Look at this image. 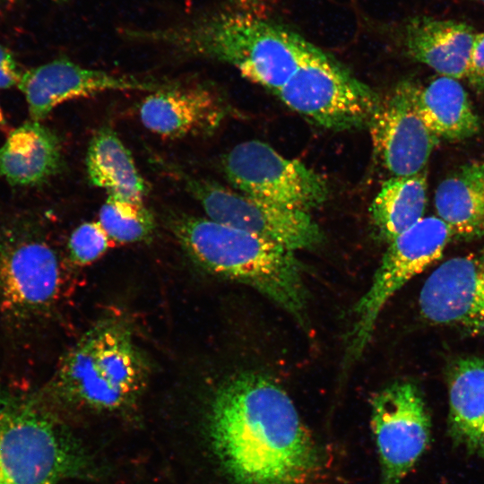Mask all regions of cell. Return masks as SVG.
<instances>
[{"label":"cell","instance_id":"obj_1","mask_svg":"<svg viewBox=\"0 0 484 484\" xmlns=\"http://www.w3.org/2000/svg\"><path fill=\"white\" fill-rule=\"evenodd\" d=\"M215 454L236 484H313L323 468L316 441L288 393L242 373L217 391L210 411Z\"/></svg>","mask_w":484,"mask_h":484},{"label":"cell","instance_id":"obj_2","mask_svg":"<svg viewBox=\"0 0 484 484\" xmlns=\"http://www.w3.org/2000/svg\"><path fill=\"white\" fill-rule=\"evenodd\" d=\"M128 33L178 54L229 64L274 93L322 50L283 25L230 10L168 28Z\"/></svg>","mask_w":484,"mask_h":484},{"label":"cell","instance_id":"obj_3","mask_svg":"<svg viewBox=\"0 0 484 484\" xmlns=\"http://www.w3.org/2000/svg\"><path fill=\"white\" fill-rule=\"evenodd\" d=\"M172 232L186 253L206 271L248 285L298 320L307 290L294 251L210 219L173 218Z\"/></svg>","mask_w":484,"mask_h":484},{"label":"cell","instance_id":"obj_4","mask_svg":"<svg viewBox=\"0 0 484 484\" xmlns=\"http://www.w3.org/2000/svg\"><path fill=\"white\" fill-rule=\"evenodd\" d=\"M146 377V362L129 330L107 321L90 329L64 357L51 389L66 402L115 410L135 399Z\"/></svg>","mask_w":484,"mask_h":484},{"label":"cell","instance_id":"obj_5","mask_svg":"<svg viewBox=\"0 0 484 484\" xmlns=\"http://www.w3.org/2000/svg\"><path fill=\"white\" fill-rule=\"evenodd\" d=\"M75 465L68 436L39 399L0 387V484H56Z\"/></svg>","mask_w":484,"mask_h":484},{"label":"cell","instance_id":"obj_6","mask_svg":"<svg viewBox=\"0 0 484 484\" xmlns=\"http://www.w3.org/2000/svg\"><path fill=\"white\" fill-rule=\"evenodd\" d=\"M56 251L25 218L0 226V313L24 329L54 306L61 289Z\"/></svg>","mask_w":484,"mask_h":484},{"label":"cell","instance_id":"obj_7","mask_svg":"<svg viewBox=\"0 0 484 484\" xmlns=\"http://www.w3.org/2000/svg\"><path fill=\"white\" fill-rule=\"evenodd\" d=\"M292 110L334 131L368 125L381 98L321 50L275 93Z\"/></svg>","mask_w":484,"mask_h":484},{"label":"cell","instance_id":"obj_8","mask_svg":"<svg viewBox=\"0 0 484 484\" xmlns=\"http://www.w3.org/2000/svg\"><path fill=\"white\" fill-rule=\"evenodd\" d=\"M452 232L437 216L423 217L389 242L368 290L355 304L348 334L346 362H353L369 343L387 301L411 278L438 260Z\"/></svg>","mask_w":484,"mask_h":484},{"label":"cell","instance_id":"obj_9","mask_svg":"<svg viewBox=\"0 0 484 484\" xmlns=\"http://www.w3.org/2000/svg\"><path fill=\"white\" fill-rule=\"evenodd\" d=\"M186 188L198 201L208 219L276 243L292 251L308 249L323 239L308 212L281 206L235 192L217 183L185 173Z\"/></svg>","mask_w":484,"mask_h":484},{"label":"cell","instance_id":"obj_10","mask_svg":"<svg viewBox=\"0 0 484 484\" xmlns=\"http://www.w3.org/2000/svg\"><path fill=\"white\" fill-rule=\"evenodd\" d=\"M228 180L241 193L308 212L328 197L325 179L298 160L281 155L269 144L251 140L224 157Z\"/></svg>","mask_w":484,"mask_h":484},{"label":"cell","instance_id":"obj_11","mask_svg":"<svg viewBox=\"0 0 484 484\" xmlns=\"http://www.w3.org/2000/svg\"><path fill=\"white\" fill-rule=\"evenodd\" d=\"M370 427L380 484H402L430 439V416L419 388L397 382L379 392L371 402Z\"/></svg>","mask_w":484,"mask_h":484},{"label":"cell","instance_id":"obj_12","mask_svg":"<svg viewBox=\"0 0 484 484\" xmlns=\"http://www.w3.org/2000/svg\"><path fill=\"white\" fill-rule=\"evenodd\" d=\"M414 83H399L381 99L368 127L374 154L391 177L424 171L439 138L419 117L413 99Z\"/></svg>","mask_w":484,"mask_h":484},{"label":"cell","instance_id":"obj_13","mask_svg":"<svg viewBox=\"0 0 484 484\" xmlns=\"http://www.w3.org/2000/svg\"><path fill=\"white\" fill-rule=\"evenodd\" d=\"M419 305L433 324L484 334V246L442 263L425 281Z\"/></svg>","mask_w":484,"mask_h":484},{"label":"cell","instance_id":"obj_14","mask_svg":"<svg viewBox=\"0 0 484 484\" xmlns=\"http://www.w3.org/2000/svg\"><path fill=\"white\" fill-rule=\"evenodd\" d=\"M172 84L89 69L64 58L22 73L17 82L31 120L40 122L58 105L73 99L108 91L154 92Z\"/></svg>","mask_w":484,"mask_h":484},{"label":"cell","instance_id":"obj_15","mask_svg":"<svg viewBox=\"0 0 484 484\" xmlns=\"http://www.w3.org/2000/svg\"><path fill=\"white\" fill-rule=\"evenodd\" d=\"M139 111L147 129L167 138L211 134L227 115L226 104L213 90L177 83L151 92Z\"/></svg>","mask_w":484,"mask_h":484},{"label":"cell","instance_id":"obj_16","mask_svg":"<svg viewBox=\"0 0 484 484\" xmlns=\"http://www.w3.org/2000/svg\"><path fill=\"white\" fill-rule=\"evenodd\" d=\"M405 54L440 76L465 78L477 31L470 24L429 15L405 18L393 26Z\"/></svg>","mask_w":484,"mask_h":484},{"label":"cell","instance_id":"obj_17","mask_svg":"<svg viewBox=\"0 0 484 484\" xmlns=\"http://www.w3.org/2000/svg\"><path fill=\"white\" fill-rule=\"evenodd\" d=\"M58 136L40 121L30 120L13 130L0 147V177L14 186H36L61 169Z\"/></svg>","mask_w":484,"mask_h":484},{"label":"cell","instance_id":"obj_18","mask_svg":"<svg viewBox=\"0 0 484 484\" xmlns=\"http://www.w3.org/2000/svg\"><path fill=\"white\" fill-rule=\"evenodd\" d=\"M448 433L470 454L484 458V359L463 357L448 372Z\"/></svg>","mask_w":484,"mask_h":484},{"label":"cell","instance_id":"obj_19","mask_svg":"<svg viewBox=\"0 0 484 484\" xmlns=\"http://www.w3.org/2000/svg\"><path fill=\"white\" fill-rule=\"evenodd\" d=\"M413 99L419 117L439 139L465 140L480 130V119L456 79L439 76L426 86L414 83Z\"/></svg>","mask_w":484,"mask_h":484},{"label":"cell","instance_id":"obj_20","mask_svg":"<svg viewBox=\"0 0 484 484\" xmlns=\"http://www.w3.org/2000/svg\"><path fill=\"white\" fill-rule=\"evenodd\" d=\"M435 208L453 235H484V160L468 162L444 178L435 192Z\"/></svg>","mask_w":484,"mask_h":484},{"label":"cell","instance_id":"obj_21","mask_svg":"<svg viewBox=\"0 0 484 484\" xmlns=\"http://www.w3.org/2000/svg\"><path fill=\"white\" fill-rule=\"evenodd\" d=\"M85 165L90 184L108 194L143 201L148 192L131 152L109 127L99 129L91 139Z\"/></svg>","mask_w":484,"mask_h":484},{"label":"cell","instance_id":"obj_22","mask_svg":"<svg viewBox=\"0 0 484 484\" xmlns=\"http://www.w3.org/2000/svg\"><path fill=\"white\" fill-rule=\"evenodd\" d=\"M426 172L386 179L370 205L380 238L391 242L423 217L428 202Z\"/></svg>","mask_w":484,"mask_h":484},{"label":"cell","instance_id":"obj_23","mask_svg":"<svg viewBox=\"0 0 484 484\" xmlns=\"http://www.w3.org/2000/svg\"><path fill=\"white\" fill-rule=\"evenodd\" d=\"M99 217V221L113 243L145 241L155 229L154 216L142 200L108 194Z\"/></svg>","mask_w":484,"mask_h":484},{"label":"cell","instance_id":"obj_24","mask_svg":"<svg viewBox=\"0 0 484 484\" xmlns=\"http://www.w3.org/2000/svg\"><path fill=\"white\" fill-rule=\"evenodd\" d=\"M112 244L99 221L84 222L69 238V257L77 265H88L99 259Z\"/></svg>","mask_w":484,"mask_h":484},{"label":"cell","instance_id":"obj_25","mask_svg":"<svg viewBox=\"0 0 484 484\" xmlns=\"http://www.w3.org/2000/svg\"><path fill=\"white\" fill-rule=\"evenodd\" d=\"M465 78L476 91H484V31L475 36Z\"/></svg>","mask_w":484,"mask_h":484},{"label":"cell","instance_id":"obj_26","mask_svg":"<svg viewBox=\"0 0 484 484\" xmlns=\"http://www.w3.org/2000/svg\"><path fill=\"white\" fill-rule=\"evenodd\" d=\"M21 73L13 54L0 45V89L17 85Z\"/></svg>","mask_w":484,"mask_h":484},{"label":"cell","instance_id":"obj_27","mask_svg":"<svg viewBox=\"0 0 484 484\" xmlns=\"http://www.w3.org/2000/svg\"><path fill=\"white\" fill-rule=\"evenodd\" d=\"M4 125H5V120H4V117L3 115L1 107H0V126H4Z\"/></svg>","mask_w":484,"mask_h":484},{"label":"cell","instance_id":"obj_28","mask_svg":"<svg viewBox=\"0 0 484 484\" xmlns=\"http://www.w3.org/2000/svg\"><path fill=\"white\" fill-rule=\"evenodd\" d=\"M469 1H473V2H477V3H480L484 4V0H469Z\"/></svg>","mask_w":484,"mask_h":484}]
</instances>
